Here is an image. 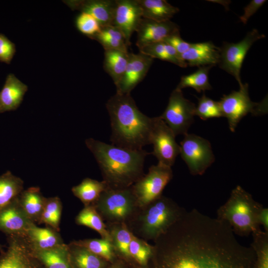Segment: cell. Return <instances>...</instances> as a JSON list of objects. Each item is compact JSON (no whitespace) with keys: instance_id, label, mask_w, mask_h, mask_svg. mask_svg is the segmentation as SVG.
<instances>
[{"instance_id":"cell-4","label":"cell","mask_w":268,"mask_h":268,"mask_svg":"<svg viewBox=\"0 0 268 268\" xmlns=\"http://www.w3.org/2000/svg\"><path fill=\"white\" fill-rule=\"evenodd\" d=\"M186 211L171 199L161 195L138 207L127 223L135 236L146 241H155L178 221Z\"/></svg>"},{"instance_id":"cell-28","label":"cell","mask_w":268,"mask_h":268,"mask_svg":"<svg viewBox=\"0 0 268 268\" xmlns=\"http://www.w3.org/2000/svg\"><path fill=\"white\" fill-rule=\"evenodd\" d=\"M139 52L152 59L156 58L186 67L187 63L172 46L164 41L152 43L139 49Z\"/></svg>"},{"instance_id":"cell-42","label":"cell","mask_w":268,"mask_h":268,"mask_svg":"<svg viewBox=\"0 0 268 268\" xmlns=\"http://www.w3.org/2000/svg\"><path fill=\"white\" fill-rule=\"evenodd\" d=\"M257 220L259 225H262L264 228V231L268 232V208L264 206L260 210Z\"/></svg>"},{"instance_id":"cell-18","label":"cell","mask_w":268,"mask_h":268,"mask_svg":"<svg viewBox=\"0 0 268 268\" xmlns=\"http://www.w3.org/2000/svg\"><path fill=\"white\" fill-rule=\"evenodd\" d=\"M66 3L73 10L91 15L101 27L112 26L116 0H72Z\"/></svg>"},{"instance_id":"cell-2","label":"cell","mask_w":268,"mask_h":268,"mask_svg":"<svg viewBox=\"0 0 268 268\" xmlns=\"http://www.w3.org/2000/svg\"><path fill=\"white\" fill-rule=\"evenodd\" d=\"M106 107L110 117L113 145L136 150L150 144L152 118L139 110L130 94L116 93Z\"/></svg>"},{"instance_id":"cell-36","label":"cell","mask_w":268,"mask_h":268,"mask_svg":"<svg viewBox=\"0 0 268 268\" xmlns=\"http://www.w3.org/2000/svg\"><path fill=\"white\" fill-rule=\"evenodd\" d=\"M252 235L251 246L256 256L254 268H268V232L260 229Z\"/></svg>"},{"instance_id":"cell-30","label":"cell","mask_w":268,"mask_h":268,"mask_svg":"<svg viewBox=\"0 0 268 268\" xmlns=\"http://www.w3.org/2000/svg\"><path fill=\"white\" fill-rule=\"evenodd\" d=\"M23 180L7 171L0 176V209L18 197L23 191Z\"/></svg>"},{"instance_id":"cell-7","label":"cell","mask_w":268,"mask_h":268,"mask_svg":"<svg viewBox=\"0 0 268 268\" xmlns=\"http://www.w3.org/2000/svg\"><path fill=\"white\" fill-rule=\"evenodd\" d=\"M223 117L227 119L230 130L234 132L241 120L248 114L258 116L268 113L267 98L260 102L251 101L248 84H243L238 91L223 95L218 101Z\"/></svg>"},{"instance_id":"cell-35","label":"cell","mask_w":268,"mask_h":268,"mask_svg":"<svg viewBox=\"0 0 268 268\" xmlns=\"http://www.w3.org/2000/svg\"><path fill=\"white\" fill-rule=\"evenodd\" d=\"M76 243L81 245L95 254L104 258L112 264L118 258L113 249L111 241L101 239H85L74 241Z\"/></svg>"},{"instance_id":"cell-20","label":"cell","mask_w":268,"mask_h":268,"mask_svg":"<svg viewBox=\"0 0 268 268\" xmlns=\"http://www.w3.org/2000/svg\"><path fill=\"white\" fill-rule=\"evenodd\" d=\"M115 253L129 268H137L130 253L133 234L124 223H106Z\"/></svg>"},{"instance_id":"cell-11","label":"cell","mask_w":268,"mask_h":268,"mask_svg":"<svg viewBox=\"0 0 268 268\" xmlns=\"http://www.w3.org/2000/svg\"><path fill=\"white\" fill-rule=\"evenodd\" d=\"M196 105L186 99L181 90L175 88L171 93L168 105L160 117L175 136L187 134L194 122Z\"/></svg>"},{"instance_id":"cell-1","label":"cell","mask_w":268,"mask_h":268,"mask_svg":"<svg viewBox=\"0 0 268 268\" xmlns=\"http://www.w3.org/2000/svg\"><path fill=\"white\" fill-rule=\"evenodd\" d=\"M154 242L146 268H254L252 247L241 244L226 223L196 209Z\"/></svg>"},{"instance_id":"cell-43","label":"cell","mask_w":268,"mask_h":268,"mask_svg":"<svg viewBox=\"0 0 268 268\" xmlns=\"http://www.w3.org/2000/svg\"><path fill=\"white\" fill-rule=\"evenodd\" d=\"M107 268H129L127 264L121 259H118L111 264Z\"/></svg>"},{"instance_id":"cell-17","label":"cell","mask_w":268,"mask_h":268,"mask_svg":"<svg viewBox=\"0 0 268 268\" xmlns=\"http://www.w3.org/2000/svg\"><path fill=\"white\" fill-rule=\"evenodd\" d=\"M32 223L21 207L18 198L0 209V231L6 236L23 235Z\"/></svg>"},{"instance_id":"cell-3","label":"cell","mask_w":268,"mask_h":268,"mask_svg":"<svg viewBox=\"0 0 268 268\" xmlns=\"http://www.w3.org/2000/svg\"><path fill=\"white\" fill-rule=\"evenodd\" d=\"M85 144L96 159L108 187H130L144 175V162L149 154L146 151L130 150L92 138L87 139Z\"/></svg>"},{"instance_id":"cell-12","label":"cell","mask_w":268,"mask_h":268,"mask_svg":"<svg viewBox=\"0 0 268 268\" xmlns=\"http://www.w3.org/2000/svg\"><path fill=\"white\" fill-rule=\"evenodd\" d=\"M175 136L160 116L152 118L149 141L153 146L151 153L157 158L159 163L170 167L174 164L180 151Z\"/></svg>"},{"instance_id":"cell-39","label":"cell","mask_w":268,"mask_h":268,"mask_svg":"<svg viewBox=\"0 0 268 268\" xmlns=\"http://www.w3.org/2000/svg\"><path fill=\"white\" fill-rule=\"evenodd\" d=\"M15 52V44L4 35L0 34V61L10 64Z\"/></svg>"},{"instance_id":"cell-37","label":"cell","mask_w":268,"mask_h":268,"mask_svg":"<svg viewBox=\"0 0 268 268\" xmlns=\"http://www.w3.org/2000/svg\"><path fill=\"white\" fill-rule=\"evenodd\" d=\"M198 103L196 106L195 115L202 120L223 117L219 104L203 94L200 98L197 97Z\"/></svg>"},{"instance_id":"cell-6","label":"cell","mask_w":268,"mask_h":268,"mask_svg":"<svg viewBox=\"0 0 268 268\" xmlns=\"http://www.w3.org/2000/svg\"><path fill=\"white\" fill-rule=\"evenodd\" d=\"M106 223H127L138 208L131 186L125 188L108 187L92 204Z\"/></svg>"},{"instance_id":"cell-32","label":"cell","mask_w":268,"mask_h":268,"mask_svg":"<svg viewBox=\"0 0 268 268\" xmlns=\"http://www.w3.org/2000/svg\"><path fill=\"white\" fill-rule=\"evenodd\" d=\"M213 66L200 67L195 72L181 77L176 89L181 90L186 87H192L198 92L211 90V86L208 81V72Z\"/></svg>"},{"instance_id":"cell-9","label":"cell","mask_w":268,"mask_h":268,"mask_svg":"<svg viewBox=\"0 0 268 268\" xmlns=\"http://www.w3.org/2000/svg\"><path fill=\"white\" fill-rule=\"evenodd\" d=\"M181 157L193 175H201L215 158L208 140L194 134H186L180 142Z\"/></svg>"},{"instance_id":"cell-16","label":"cell","mask_w":268,"mask_h":268,"mask_svg":"<svg viewBox=\"0 0 268 268\" xmlns=\"http://www.w3.org/2000/svg\"><path fill=\"white\" fill-rule=\"evenodd\" d=\"M135 32L138 49L147 45L163 41L168 36L180 32L179 26L171 20L158 22L142 18Z\"/></svg>"},{"instance_id":"cell-38","label":"cell","mask_w":268,"mask_h":268,"mask_svg":"<svg viewBox=\"0 0 268 268\" xmlns=\"http://www.w3.org/2000/svg\"><path fill=\"white\" fill-rule=\"evenodd\" d=\"M75 25L81 33L90 38L101 30V26L97 21L91 15L84 12H81L77 16Z\"/></svg>"},{"instance_id":"cell-15","label":"cell","mask_w":268,"mask_h":268,"mask_svg":"<svg viewBox=\"0 0 268 268\" xmlns=\"http://www.w3.org/2000/svg\"><path fill=\"white\" fill-rule=\"evenodd\" d=\"M142 18L137 0H116L112 26L122 31L128 47L131 45V36Z\"/></svg>"},{"instance_id":"cell-25","label":"cell","mask_w":268,"mask_h":268,"mask_svg":"<svg viewBox=\"0 0 268 268\" xmlns=\"http://www.w3.org/2000/svg\"><path fill=\"white\" fill-rule=\"evenodd\" d=\"M142 17L158 22L170 20L179 9L165 0H137Z\"/></svg>"},{"instance_id":"cell-14","label":"cell","mask_w":268,"mask_h":268,"mask_svg":"<svg viewBox=\"0 0 268 268\" xmlns=\"http://www.w3.org/2000/svg\"><path fill=\"white\" fill-rule=\"evenodd\" d=\"M153 59L140 52L129 53L126 70L122 78L115 85L116 93L129 94L146 75Z\"/></svg>"},{"instance_id":"cell-33","label":"cell","mask_w":268,"mask_h":268,"mask_svg":"<svg viewBox=\"0 0 268 268\" xmlns=\"http://www.w3.org/2000/svg\"><path fill=\"white\" fill-rule=\"evenodd\" d=\"M153 249V245L133 234L130 244V253L137 268H146Z\"/></svg>"},{"instance_id":"cell-13","label":"cell","mask_w":268,"mask_h":268,"mask_svg":"<svg viewBox=\"0 0 268 268\" xmlns=\"http://www.w3.org/2000/svg\"><path fill=\"white\" fill-rule=\"evenodd\" d=\"M8 246L0 252V268H45L23 235H7Z\"/></svg>"},{"instance_id":"cell-41","label":"cell","mask_w":268,"mask_h":268,"mask_svg":"<svg viewBox=\"0 0 268 268\" xmlns=\"http://www.w3.org/2000/svg\"><path fill=\"white\" fill-rule=\"evenodd\" d=\"M267 1L266 0H252L246 6L244 14L240 19L244 24H246L248 19Z\"/></svg>"},{"instance_id":"cell-19","label":"cell","mask_w":268,"mask_h":268,"mask_svg":"<svg viewBox=\"0 0 268 268\" xmlns=\"http://www.w3.org/2000/svg\"><path fill=\"white\" fill-rule=\"evenodd\" d=\"M33 252L51 249L65 244L59 233L52 227H38L32 223L23 235Z\"/></svg>"},{"instance_id":"cell-23","label":"cell","mask_w":268,"mask_h":268,"mask_svg":"<svg viewBox=\"0 0 268 268\" xmlns=\"http://www.w3.org/2000/svg\"><path fill=\"white\" fill-rule=\"evenodd\" d=\"M73 268H107L111 263L74 241L67 244Z\"/></svg>"},{"instance_id":"cell-8","label":"cell","mask_w":268,"mask_h":268,"mask_svg":"<svg viewBox=\"0 0 268 268\" xmlns=\"http://www.w3.org/2000/svg\"><path fill=\"white\" fill-rule=\"evenodd\" d=\"M173 177L171 167L158 163L151 166L132 186L138 206L141 207L160 197Z\"/></svg>"},{"instance_id":"cell-5","label":"cell","mask_w":268,"mask_h":268,"mask_svg":"<svg viewBox=\"0 0 268 268\" xmlns=\"http://www.w3.org/2000/svg\"><path fill=\"white\" fill-rule=\"evenodd\" d=\"M263 207L250 194L237 186L227 201L217 209L216 218L226 223L234 234L247 236L261 229L257 217Z\"/></svg>"},{"instance_id":"cell-40","label":"cell","mask_w":268,"mask_h":268,"mask_svg":"<svg viewBox=\"0 0 268 268\" xmlns=\"http://www.w3.org/2000/svg\"><path fill=\"white\" fill-rule=\"evenodd\" d=\"M163 41L172 46L180 55L189 49L191 44L184 41L181 37L180 32L168 36Z\"/></svg>"},{"instance_id":"cell-24","label":"cell","mask_w":268,"mask_h":268,"mask_svg":"<svg viewBox=\"0 0 268 268\" xmlns=\"http://www.w3.org/2000/svg\"><path fill=\"white\" fill-rule=\"evenodd\" d=\"M46 198L37 187L23 190L18 197L19 202L28 217L36 224H40Z\"/></svg>"},{"instance_id":"cell-44","label":"cell","mask_w":268,"mask_h":268,"mask_svg":"<svg viewBox=\"0 0 268 268\" xmlns=\"http://www.w3.org/2000/svg\"><path fill=\"white\" fill-rule=\"evenodd\" d=\"M3 247V246L0 244V253L4 250Z\"/></svg>"},{"instance_id":"cell-21","label":"cell","mask_w":268,"mask_h":268,"mask_svg":"<svg viewBox=\"0 0 268 268\" xmlns=\"http://www.w3.org/2000/svg\"><path fill=\"white\" fill-rule=\"evenodd\" d=\"M181 56L190 67L214 66L219 62V48L211 42L191 43Z\"/></svg>"},{"instance_id":"cell-22","label":"cell","mask_w":268,"mask_h":268,"mask_svg":"<svg viewBox=\"0 0 268 268\" xmlns=\"http://www.w3.org/2000/svg\"><path fill=\"white\" fill-rule=\"evenodd\" d=\"M27 89V86L13 74H8L0 92V113L16 110Z\"/></svg>"},{"instance_id":"cell-31","label":"cell","mask_w":268,"mask_h":268,"mask_svg":"<svg viewBox=\"0 0 268 268\" xmlns=\"http://www.w3.org/2000/svg\"><path fill=\"white\" fill-rule=\"evenodd\" d=\"M75 222L95 230L102 238L111 240L106 224L92 205L84 206L76 216Z\"/></svg>"},{"instance_id":"cell-27","label":"cell","mask_w":268,"mask_h":268,"mask_svg":"<svg viewBox=\"0 0 268 268\" xmlns=\"http://www.w3.org/2000/svg\"><path fill=\"white\" fill-rule=\"evenodd\" d=\"M108 187L104 181H98L87 178L84 179L79 184L73 186L71 191L84 206H87L92 205Z\"/></svg>"},{"instance_id":"cell-29","label":"cell","mask_w":268,"mask_h":268,"mask_svg":"<svg viewBox=\"0 0 268 268\" xmlns=\"http://www.w3.org/2000/svg\"><path fill=\"white\" fill-rule=\"evenodd\" d=\"M129 53L117 50H105L103 67L115 85L120 81L126 70Z\"/></svg>"},{"instance_id":"cell-26","label":"cell","mask_w":268,"mask_h":268,"mask_svg":"<svg viewBox=\"0 0 268 268\" xmlns=\"http://www.w3.org/2000/svg\"><path fill=\"white\" fill-rule=\"evenodd\" d=\"M33 253L45 268H73L67 244L65 243L51 249L33 252Z\"/></svg>"},{"instance_id":"cell-10","label":"cell","mask_w":268,"mask_h":268,"mask_svg":"<svg viewBox=\"0 0 268 268\" xmlns=\"http://www.w3.org/2000/svg\"><path fill=\"white\" fill-rule=\"evenodd\" d=\"M265 37L264 34L254 29L241 41L237 43L224 42L219 48V67L234 76L239 87L243 84L241 79L240 70L248 51L256 41Z\"/></svg>"},{"instance_id":"cell-34","label":"cell","mask_w":268,"mask_h":268,"mask_svg":"<svg viewBox=\"0 0 268 268\" xmlns=\"http://www.w3.org/2000/svg\"><path fill=\"white\" fill-rule=\"evenodd\" d=\"M62 212V203L58 197L46 198L40 224L44 223L59 232Z\"/></svg>"}]
</instances>
